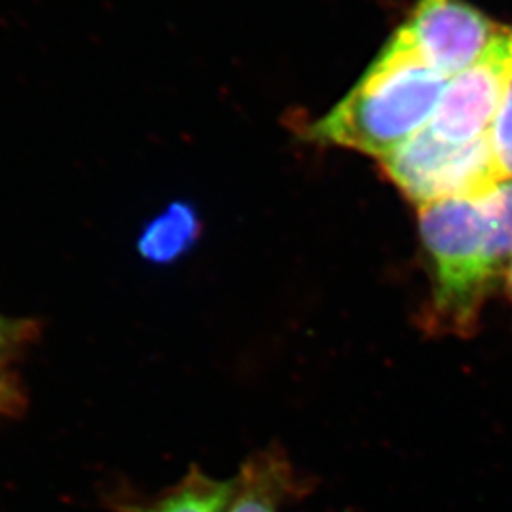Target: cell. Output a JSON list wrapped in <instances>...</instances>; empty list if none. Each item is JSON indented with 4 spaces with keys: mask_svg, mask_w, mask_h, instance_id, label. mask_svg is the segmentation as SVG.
<instances>
[{
    "mask_svg": "<svg viewBox=\"0 0 512 512\" xmlns=\"http://www.w3.org/2000/svg\"><path fill=\"white\" fill-rule=\"evenodd\" d=\"M420 236L433 279L425 327L475 334L486 300L512 264V179L476 196L421 205Z\"/></svg>",
    "mask_w": 512,
    "mask_h": 512,
    "instance_id": "1",
    "label": "cell"
},
{
    "mask_svg": "<svg viewBox=\"0 0 512 512\" xmlns=\"http://www.w3.org/2000/svg\"><path fill=\"white\" fill-rule=\"evenodd\" d=\"M446 86L448 78L393 33L351 92L311 124L308 137L384 160L429 124Z\"/></svg>",
    "mask_w": 512,
    "mask_h": 512,
    "instance_id": "2",
    "label": "cell"
},
{
    "mask_svg": "<svg viewBox=\"0 0 512 512\" xmlns=\"http://www.w3.org/2000/svg\"><path fill=\"white\" fill-rule=\"evenodd\" d=\"M380 162L385 177L418 207L476 196L501 179L490 135L467 145H452L423 128Z\"/></svg>",
    "mask_w": 512,
    "mask_h": 512,
    "instance_id": "3",
    "label": "cell"
},
{
    "mask_svg": "<svg viewBox=\"0 0 512 512\" xmlns=\"http://www.w3.org/2000/svg\"><path fill=\"white\" fill-rule=\"evenodd\" d=\"M503 29L467 0H416L395 35L423 65L450 80L475 65Z\"/></svg>",
    "mask_w": 512,
    "mask_h": 512,
    "instance_id": "4",
    "label": "cell"
},
{
    "mask_svg": "<svg viewBox=\"0 0 512 512\" xmlns=\"http://www.w3.org/2000/svg\"><path fill=\"white\" fill-rule=\"evenodd\" d=\"M511 69L512 27H505L475 65L448 80L425 128L452 145H467L486 137Z\"/></svg>",
    "mask_w": 512,
    "mask_h": 512,
    "instance_id": "5",
    "label": "cell"
},
{
    "mask_svg": "<svg viewBox=\"0 0 512 512\" xmlns=\"http://www.w3.org/2000/svg\"><path fill=\"white\" fill-rule=\"evenodd\" d=\"M310 486L298 476L283 450L270 448L247 459L234 478V494L224 512H281Z\"/></svg>",
    "mask_w": 512,
    "mask_h": 512,
    "instance_id": "6",
    "label": "cell"
},
{
    "mask_svg": "<svg viewBox=\"0 0 512 512\" xmlns=\"http://www.w3.org/2000/svg\"><path fill=\"white\" fill-rule=\"evenodd\" d=\"M234 494V480H217L192 467L175 486L152 499L122 497L116 512H224Z\"/></svg>",
    "mask_w": 512,
    "mask_h": 512,
    "instance_id": "7",
    "label": "cell"
},
{
    "mask_svg": "<svg viewBox=\"0 0 512 512\" xmlns=\"http://www.w3.org/2000/svg\"><path fill=\"white\" fill-rule=\"evenodd\" d=\"M202 234V220L190 203H171L150 220L137 241V251L152 264H169L188 253Z\"/></svg>",
    "mask_w": 512,
    "mask_h": 512,
    "instance_id": "8",
    "label": "cell"
},
{
    "mask_svg": "<svg viewBox=\"0 0 512 512\" xmlns=\"http://www.w3.org/2000/svg\"><path fill=\"white\" fill-rule=\"evenodd\" d=\"M488 135L501 179H512V69Z\"/></svg>",
    "mask_w": 512,
    "mask_h": 512,
    "instance_id": "9",
    "label": "cell"
},
{
    "mask_svg": "<svg viewBox=\"0 0 512 512\" xmlns=\"http://www.w3.org/2000/svg\"><path fill=\"white\" fill-rule=\"evenodd\" d=\"M37 338V323L0 313V365H8Z\"/></svg>",
    "mask_w": 512,
    "mask_h": 512,
    "instance_id": "10",
    "label": "cell"
},
{
    "mask_svg": "<svg viewBox=\"0 0 512 512\" xmlns=\"http://www.w3.org/2000/svg\"><path fill=\"white\" fill-rule=\"evenodd\" d=\"M25 403L27 399L18 376L8 365H0V418L19 416Z\"/></svg>",
    "mask_w": 512,
    "mask_h": 512,
    "instance_id": "11",
    "label": "cell"
},
{
    "mask_svg": "<svg viewBox=\"0 0 512 512\" xmlns=\"http://www.w3.org/2000/svg\"><path fill=\"white\" fill-rule=\"evenodd\" d=\"M507 285H509V291H511L512 298V264L511 268H509V274H507Z\"/></svg>",
    "mask_w": 512,
    "mask_h": 512,
    "instance_id": "12",
    "label": "cell"
}]
</instances>
